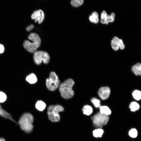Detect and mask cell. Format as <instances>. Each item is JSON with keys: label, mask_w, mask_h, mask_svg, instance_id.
Instances as JSON below:
<instances>
[{"label": "cell", "mask_w": 141, "mask_h": 141, "mask_svg": "<svg viewBox=\"0 0 141 141\" xmlns=\"http://www.w3.org/2000/svg\"><path fill=\"white\" fill-rule=\"evenodd\" d=\"M34 53L33 60L36 64L39 65L42 61L45 64H47L49 62L50 57L48 54L46 52L38 51H36Z\"/></svg>", "instance_id": "cell-6"}, {"label": "cell", "mask_w": 141, "mask_h": 141, "mask_svg": "<svg viewBox=\"0 0 141 141\" xmlns=\"http://www.w3.org/2000/svg\"><path fill=\"white\" fill-rule=\"evenodd\" d=\"M91 100L96 108H99L100 107V101L99 99L95 98H93Z\"/></svg>", "instance_id": "cell-23"}, {"label": "cell", "mask_w": 141, "mask_h": 141, "mask_svg": "<svg viewBox=\"0 0 141 141\" xmlns=\"http://www.w3.org/2000/svg\"><path fill=\"white\" fill-rule=\"evenodd\" d=\"M82 5L84 3V0H77Z\"/></svg>", "instance_id": "cell-28"}, {"label": "cell", "mask_w": 141, "mask_h": 141, "mask_svg": "<svg viewBox=\"0 0 141 141\" xmlns=\"http://www.w3.org/2000/svg\"><path fill=\"white\" fill-rule=\"evenodd\" d=\"M0 141H5V139L2 138H0Z\"/></svg>", "instance_id": "cell-29"}, {"label": "cell", "mask_w": 141, "mask_h": 141, "mask_svg": "<svg viewBox=\"0 0 141 141\" xmlns=\"http://www.w3.org/2000/svg\"><path fill=\"white\" fill-rule=\"evenodd\" d=\"M4 51V48L3 45L0 44V54L3 52Z\"/></svg>", "instance_id": "cell-27"}, {"label": "cell", "mask_w": 141, "mask_h": 141, "mask_svg": "<svg viewBox=\"0 0 141 141\" xmlns=\"http://www.w3.org/2000/svg\"><path fill=\"white\" fill-rule=\"evenodd\" d=\"M82 111L84 114L89 115L92 113L93 109L90 105H86L83 107Z\"/></svg>", "instance_id": "cell-18"}, {"label": "cell", "mask_w": 141, "mask_h": 141, "mask_svg": "<svg viewBox=\"0 0 141 141\" xmlns=\"http://www.w3.org/2000/svg\"><path fill=\"white\" fill-rule=\"evenodd\" d=\"M89 21L95 24L98 23L99 21L98 13L96 11L93 12L89 17Z\"/></svg>", "instance_id": "cell-13"}, {"label": "cell", "mask_w": 141, "mask_h": 141, "mask_svg": "<svg viewBox=\"0 0 141 141\" xmlns=\"http://www.w3.org/2000/svg\"><path fill=\"white\" fill-rule=\"evenodd\" d=\"M129 108L132 111H135L136 110H138L140 108V106L139 104L137 102H131L130 104Z\"/></svg>", "instance_id": "cell-20"}, {"label": "cell", "mask_w": 141, "mask_h": 141, "mask_svg": "<svg viewBox=\"0 0 141 141\" xmlns=\"http://www.w3.org/2000/svg\"><path fill=\"white\" fill-rule=\"evenodd\" d=\"M26 80L31 84H34L37 81L36 75L33 73H31L27 76L26 78Z\"/></svg>", "instance_id": "cell-14"}, {"label": "cell", "mask_w": 141, "mask_h": 141, "mask_svg": "<svg viewBox=\"0 0 141 141\" xmlns=\"http://www.w3.org/2000/svg\"><path fill=\"white\" fill-rule=\"evenodd\" d=\"M6 99L7 96L6 94L2 92H0V102H4Z\"/></svg>", "instance_id": "cell-25"}, {"label": "cell", "mask_w": 141, "mask_h": 141, "mask_svg": "<svg viewBox=\"0 0 141 141\" xmlns=\"http://www.w3.org/2000/svg\"><path fill=\"white\" fill-rule=\"evenodd\" d=\"M104 131L101 128H97L93 131V135L96 138L101 137Z\"/></svg>", "instance_id": "cell-19"}, {"label": "cell", "mask_w": 141, "mask_h": 141, "mask_svg": "<svg viewBox=\"0 0 141 141\" xmlns=\"http://www.w3.org/2000/svg\"><path fill=\"white\" fill-rule=\"evenodd\" d=\"M34 27L33 25H31L28 26L26 28V30L27 31H30L32 30Z\"/></svg>", "instance_id": "cell-26"}, {"label": "cell", "mask_w": 141, "mask_h": 141, "mask_svg": "<svg viewBox=\"0 0 141 141\" xmlns=\"http://www.w3.org/2000/svg\"><path fill=\"white\" fill-rule=\"evenodd\" d=\"M0 115L4 118L10 119L13 122L16 123L13 119L11 115L3 108L0 104Z\"/></svg>", "instance_id": "cell-11"}, {"label": "cell", "mask_w": 141, "mask_h": 141, "mask_svg": "<svg viewBox=\"0 0 141 141\" xmlns=\"http://www.w3.org/2000/svg\"><path fill=\"white\" fill-rule=\"evenodd\" d=\"M49 85L52 87H58L59 86L60 81L58 76L54 72L50 73L49 78L46 79Z\"/></svg>", "instance_id": "cell-8"}, {"label": "cell", "mask_w": 141, "mask_h": 141, "mask_svg": "<svg viewBox=\"0 0 141 141\" xmlns=\"http://www.w3.org/2000/svg\"><path fill=\"white\" fill-rule=\"evenodd\" d=\"M33 120L32 115L29 113H26L21 117L18 123L22 130L26 133H29L33 129Z\"/></svg>", "instance_id": "cell-3"}, {"label": "cell", "mask_w": 141, "mask_h": 141, "mask_svg": "<svg viewBox=\"0 0 141 141\" xmlns=\"http://www.w3.org/2000/svg\"><path fill=\"white\" fill-rule=\"evenodd\" d=\"M110 92L109 88L108 87H102L98 90V94L99 96L102 100H105L109 97Z\"/></svg>", "instance_id": "cell-10"}, {"label": "cell", "mask_w": 141, "mask_h": 141, "mask_svg": "<svg viewBox=\"0 0 141 141\" xmlns=\"http://www.w3.org/2000/svg\"><path fill=\"white\" fill-rule=\"evenodd\" d=\"M99 108L100 113H101L108 116L111 114V110L108 107L106 106H100Z\"/></svg>", "instance_id": "cell-16"}, {"label": "cell", "mask_w": 141, "mask_h": 141, "mask_svg": "<svg viewBox=\"0 0 141 141\" xmlns=\"http://www.w3.org/2000/svg\"><path fill=\"white\" fill-rule=\"evenodd\" d=\"M115 14L114 13H112L110 15H108L107 21L108 23L113 22L115 20Z\"/></svg>", "instance_id": "cell-24"}, {"label": "cell", "mask_w": 141, "mask_h": 141, "mask_svg": "<svg viewBox=\"0 0 141 141\" xmlns=\"http://www.w3.org/2000/svg\"><path fill=\"white\" fill-rule=\"evenodd\" d=\"M111 45L112 49L115 51H118L120 49H124L125 46L122 40L116 36L114 37L111 41Z\"/></svg>", "instance_id": "cell-7"}, {"label": "cell", "mask_w": 141, "mask_h": 141, "mask_svg": "<svg viewBox=\"0 0 141 141\" xmlns=\"http://www.w3.org/2000/svg\"><path fill=\"white\" fill-rule=\"evenodd\" d=\"M74 84L73 80L68 79L60 84L59 90L61 96L65 99L70 98L73 97L74 92L72 87Z\"/></svg>", "instance_id": "cell-1"}, {"label": "cell", "mask_w": 141, "mask_h": 141, "mask_svg": "<svg viewBox=\"0 0 141 141\" xmlns=\"http://www.w3.org/2000/svg\"><path fill=\"white\" fill-rule=\"evenodd\" d=\"M93 125L95 127L101 128L106 125L109 120L108 115L98 113L91 118Z\"/></svg>", "instance_id": "cell-5"}, {"label": "cell", "mask_w": 141, "mask_h": 141, "mask_svg": "<svg viewBox=\"0 0 141 141\" xmlns=\"http://www.w3.org/2000/svg\"><path fill=\"white\" fill-rule=\"evenodd\" d=\"M35 106L37 109L42 111L45 109L46 104L43 101L41 100L38 101L36 103Z\"/></svg>", "instance_id": "cell-17"}, {"label": "cell", "mask_w": 141, "mask_h": 141, "mask_svg": "<svg viewBox=\"0 0 141 141\" xmlns=\"http://www.w3.org/2000/svg\"><path fill=\"white\" fill-rule=\"evenodd\" d=\"M28 38L32 42L25 40L24 42L23 46L29 52L34 53L40 46L41 43V39L39 35L35 33H30L28 35Z\"/></svg>", "instance_id": "cell-2"}, {"label": "cell", "mask_w": 141, "mask_h": 141, "mask_svg": "<svg viewBox=\"0 0 141 141\" xmlns=\"http://www.w3.org/2000/svg\"><path fill=\"white\" fill-rule=\"evenodd\" d=\"M32 19L35 20V22H38L39 24L41 23L44 18V14L43 11L39 9L34 11L31 16Z\"/></svg>", "instance_id": "cell-9"}, {"label": "cell", "mask_w": 141, "mask_h": 141, "mask_svg": "<svg viewBox=\"0 0 141 141\" xmlns=\"http://www.w3.org/2000/svg\"><path fill=\"white\" fill-rule=\"evenodd\" d=\"M108 15L105 11H103L101 15L100 22L102 24L108 25V23L107 21Z\"/></svg>", "instance_id": "cell-15"}, {"label": "cell", "mask_w": 141, "mask_h": 141, "mask_svg": "<svg viewBox=\"0 0 141 141\" xmlns=\"http://www.w3.org/2000/svg\"><path fill=\"white\" fill-rule=\"evenodd\" d=\"M132 72L136 75H140L141 74V64L137 63L132 66L131 68Z\"/></svg>", "instance_id": "cell-12"}, {"label": "cell", "mask_w": 141, "mask_h": 141, "mask_svg": "<svg viewBox=\"0 0 141 141\" xmlns=\"http://www.w3.org/2000/svg\"><path fill=\"white\" fill-rule=\"evenodd\" d=\"M132 95L134 98L137 100L139 101L141 98V92L140 91L134 90L132 93Z\"/></svg>", "instance_id": "cell-21"}, {"label": "cell", "mask_w": 141, "mask_h": 141, "mask_svg": "<svg viewBox=\"0 0 141 141\" xmlns=\"http://www.w3.org/2000/svg\"><path fill=\"white\" fill-rule=\"evenodd\" d=\"M129 136L132 138L136 137L138 135V132L136 129L133 128L130 130L128 132Z\"/></svg>", "instance_id": "cell-22"}, {"label": "cell", "mask_w": 141, "mask_h": 141, "mask_svg": "<svg viewBox=\"0 0 141 141\" xmlns=\"http://www.w3.org/2000/svg\"><path fill=\"white\" fill-rule=\"evenodd\" d=\"M64 109L60 105H51L48 108L47 114L49 119L52 122H56L60 119L59 113L63 111Z\"/></svg>", "instance_id": "cell-4"}]
</instances>
